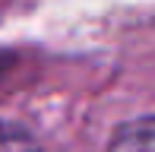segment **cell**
<instances>
[{"mask_svg": "<svg viewBox=\"0 0 155 152\" xmlns=\"http://www.w3.org/2000/svg\"><path fill=\"white\" fill-rule=\"evenodd\" d=\"M0 152H38L35 140L29 133H22L19 127L0 124Z\"/></svg>", "mask_w": 155, "mask_h": 152, "instance_id": "obj_2", "label": "cell"}, {"mask_svg": "<svg viewBox=\"0 0 155 152\" xmlns=\"http://www.w3.org/2000/svg\"><path fill=\"white\" fill-rule=\"evenodd\" d=\"M108 152H155V117L124 124L114 133Z\"/></svg>", "mask_w": 155, "mask_h": 152, "instance_id": "obj_1", "label": "cell"}]
</instances>
